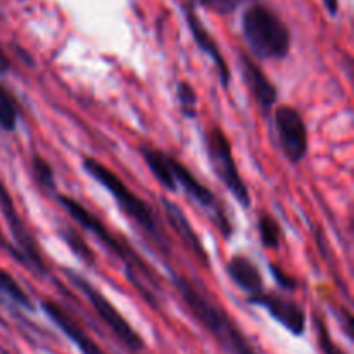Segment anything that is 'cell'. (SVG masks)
<instances>
[{"instance_id": "cell-4", "label": "cell", "mask_w": 354, "mask_h": 354, "mask_svg": "<svg viewBox=\"0 0 354 354\" xmlns=\"http://www.w3.org/2000/svg\"><path fill=\"white\" fill-rule=\"evenodd\" d=\"M242 33L258 61H282L290 52V31L279 14L263 3H252L242 16Z\"/></svg>"}, {"instance_id": "cell-14", "label": "cell", "mask_w": 354, "mask_h": 354, "mask_svg": "<svg viewBox=\"0 0 354 354\" xmlns=\"http://www.w3.org/2000/svg\"><path fill=\"white\" fill-rule=\"evenodd\" d=\"M168 166L169 171H171L173 180L176 183V189H182L194 203L199 204L201 207H206V209H216V197L214 194L180 161L175 156L168 154Z\"/></svg>"}, {"instance_id": "cell-1", "label": "cell", "mask_w": 354, "mask_h": 354, "mask_svg": "<svg viewBox=\"0 0 354 354\" xmlns=\"http://www.w3.org/2000/svg\"><path fill=\"white\" fill-rule=\"evenodd\" d=\"M55 199L61 204L62 209L83 228V230L90 232L107 251L113 256H116L124 266V273H127V279L130 280V283L133 286V289L144 297L145 303L149 304L154 310H159L158 306V297H156L154 290H158V277L156 272L147 265V263L142 259V256L135 251L133 248L127 244L121 237H116L109 228L104 225V221L100 220L97 214H93L92 211L86 209L82 203H78L73 197L66 196V194L57 192L55 194Z\"/></svg>"}, {"instance_id": "cell-19", "label": "cell", "mask_w": 354, "mask_h": 354, "mask_svg": "<svg viewBox=\"0 0 354 354\" xmlns=\"http://www.w3.org/2000/svg\"><path fill=\"white\" fill-rule=\"evenodd\" d=\"M59 237L64 241V244L71 249V252L75 256H78L83 263H86L88 266L95 265V254H93L92 248L86 244L85 239L78 234L76 230H73L71 227H64L57 232Z\"/></svg>"}, {"instance_id": "cell-29", "label": "cell", "mask_w": 354, "mask_h": 354, "mask_svg": "<svg viewBox=\"0 0 354 354\" xmlns=\"http://www.w3.org/2000/svg\"><path fill=\"white\" fill-rule=\"evenodd\" d=\"M189 3H192L194 6V3H197V0H189Z\"/></svg>"}, {"instance_id": "cell-6", "label": "cell", "mask_w": 354, "mask_h": 354, "mask_svg": "<svg viewBox=\"0 0 354 354\" xmlns=\"http://www.w3.org/2000/svg\"><path fill=\"white\" fill-rule=\"evenodd\" d=\"M64 275L80 292L85 296V299L88 301L90 306L95 310V313L99 315L100 320L107 325L111 332L116 335L118 341L124 346L130 353H142L145 349V341L142 339V335L135 330L130 325V322L120 313L116 306L97 289L93 283H90L85 277L78 275L75 270L64 268Z\"/></svg>"}, {"instance_id": "cell-22", "label": "cell", "mask_w": 354, "mask_h": 354, "mask_svg": "<svg viewBox=\"0 0 354 354\" xmlns=\"http://www.w3.org/2000/svg\"><path fill=\"white\" fill-rule=\"evenodd\" d=\"M176 100H178L180 113L187 120H194L197 118V106H199V95H197L196 88L192 83L182 80L176 85Z\"/></svg>"}, {"instance_id": "cell-11", "label": "cell", "mask_w": 354, "mask_h": 354, "mask_svg": "<svg viewBox=\"0 0 354 354\" xmlns=\"http://www.w3.org/2000/svg\"><path fill=\"white\" fill-rule=\"evenodd\" d=\"M239 61H241L242 78H244L256 106L259 107L263 114H270V111L275 107L277 99H279V90H277L275 83L268 78V75L263 71L261 66L249 54L241 52Z\"/></svg>"}, {"instance_id": "cell-2", "label": "cell", "mask_w": 354, "mask_h": 354, "mask_svg": "<svg viewBox=\"0 0 354 354\" xmlns=\"http://www.w3.org/2000/svg\"><path fill=\"white\" fill-rule=\"evenodd\" d=\"M83 171L95 180L99 185H102L107 192L111 194L118 204V209L124 214L130 221H133L156 245L162 254L169 256L171 251V241L162 227L161 220L152 209L151 204L145 203L138 194H135L113 169L107 168L106 165L95 158H83Z\"/></svg>"}, {"instance_id": "cell-17", "label": "cell", "mask_w": 354, "mask_h": 354, "mask_svg": "<svg viewBox=\"0 0 354 354\" xmlns=\"http://www.w3.org/2000/svg\"><path fill=\"white\" fill-rule=\"evenodd\" d=\"M31 171H33V178L37 185L40 187L44 192L50 194L55 197L57 190V182H55V171L52 168L50 162L38 152L31 154Z\"/></svg>"}, {"instance_id": "cell-21", "label": "cell", "mask_w": 354, "mask_h": 354, "mask_svg": "<svg viewBox=\"0 0 354 354\" xmlns=\"http://www.w3.org/2000/svg\"><path fill=\"white\" fill-rule=\"evenodd\" d=\"M17 121H19V109L16 100L0 83V128L3 131H14L17 128Z\"/></svg>"}, {"instance_id": "cell-24", "label": "cell", "mask_w": 354, "mask_h": 354, "mask_svg": "<svg viewBox=\"0 0 354 354\" xmlns=\"http://www.w3.org/2000/svg\"><path fill=\"white\" fill-rule=\"evenodd\" d=\"M251 2V0H197V3L206 9H209L211 12L220 14V16H228V14H234L244 3Z\"/></svg>"}, {"instance_id": "cell-3", "label": "cell", "mask_w": 354, "mask_h": 354, "mask_svg": "<svg viewBox=\"0 0 354 354\" xmlns=\"http://www.w3.org/2000/svg\"><path fill=\"white\" fill-rule=\"evenodd\" d=\"M173 286L197 322L232 354H256L248 337L241 332L230 315L189 277L175 275Z\"/></svg>"}, {"instance_id": "cell-26", "label": "cell", "mask_w": 354, "mask_h": 354, "mask_svg": "<svg viewBox=\"0 0 354 354\" xmlns=\"http://www.w3.org/2000/svg\"><path fill=\"white\" fill-rule=\"evenodd\" d=\"M10 71V59L7 57L6 50L0 45V75H7Z\"/></svg>"}, {"instance_id": "cell-25", "label": "cell", "mask_w": 354, "mask_h": 354, "mask_svg": "<svg viewBox=\"0 0 354 354\" xmlns=\"http://www.w3.org/2000/svg\"><path fill=\"white\" fill-rule=\"evenodd\" d=\"M270 272H272L273 280H275V283L280 289L287 290V292H296L297 287H299V280H297L296 277L289 275L286 270H282L279 265H275V263H270Z\"/></svg>"}, {"instance_id": "cell-13", "label": "cell", "mask_w": 354, "mask_h": 354, "mask_svg": "<svg viewBox=\"0 0 354 354\" xmlns=\"http://www.w3.org/2000/svg\"><path fill=\"white\" fill-rule=\"evenodd\" d=\"M161 203H162V209H165L166 220H168L169 227L175 230L176 237L180 239V242L185 245V249H189L190 254H192L194 258L204 266V268L209 270L211 268L209 254H207V251L204 249V244L203 241H201L199 234L194 230L190 221L187 220V214L183 213L182 207H180L178 204L171 203L169 199H166V197H162Z\"/></svg>"}, {"instance_id": "cell-5", "label": "cell", "mask_w": 354, "mask_h": 354, "mask_svg": "<svg viewBox=\"0 0 354 354\" xmlns=\"http://www.w3.org/2000/svg\"><path fill=\"white\" fill-rule=\"evenodd\" d=\"M204 144H206L207 161H209L211 169L214 171L216 178L227 187L232 197L244 209H249L251 207L249 187L244 182V178H242L241 171H239L237 161H235L234 151H232L230 138L225 133L223 128L218 127V124L211 127L207 130L206 138H204Z\"/></svg>"}, {"instance_id": "cell-8", "label": "cell", "mask_w": 354, "mask_h": 354, "mask_svg": "<svg viewBox=\"0 0 354 354\" xmlns=\"http://www.w3.org/2000/svg\"><path fill=\"white\" fill-rule=\"evenodd\" d=\"M277 140L290 165H299L310 149L308 127L299 109L292 106H279L273 113Z\"/></svg>"}, {"instance_id": "cell-28", "label": "cell", "mask_w": 354, "mask_h": 354, "mask_svg": "<svg viewBox=\"0 0 354 354\" xmlns=\"http://www.w3.org/2000/svg\"><path fill=\"white\" fill-rule=\"evenodd\" d=\"M0 354H10V353H9V351H6V349L0 348Z\"/></svg>"}, {"instance_id": "cell-27", "label": "cell", "mask_w": 354, "mask_h": 354, "mask_svg": "<svg viewBox=\"0 0 354 354\" xmlns=\"http://www.w3.org/2000/svg\"><path fill=\"white\" fill-rule=\"evenodd\" d=\"M325 6V9H327V12L330 14L332 17H335L339 14V0H322Z\"/></svg>"}, {"instance_id": "cell-10", "label": "cell", "mask_w": 354, "mask_h": 354, "mask_svg": "<svg viewBox=\"0 0 354 354\" xmlns=\"http://www.w3.org/2000/svg\"><path fill=\"white\" fill-rule=\"evenodd\" d=\"M183 10V16H185L187 21V26H189L190 33H192L194 41L197 44V47L207 55V57L213 61V64L216 66V71H218V78H220L221 86L225 90L230 86V80H232V73L230 68H228L227 61H225L223 54H221L220 47H218L216 40L213 38V35L209 33V30L206 28V24L201 21V17L197 16L196 9H194L192 3L185 2L182 6Z\"/></svg>"}, {"instance_id": "cell-9", "label": "cell", "mask_w": 354, "mask_h": 354, "mask_svg": "<svg viewBox=\"0 0 354 354\" xmlns=\"http://www.w3.org/2000/svg\"><path fill=\"white\" fill-rule=\"evenodd\" d=\"M248 303L259 306L287 332L299 337L306 330V311L294 299L277 292H261L254 297H248Z\"/></svg>"}, {"instance_id": "cell-16", "label": "cell", "mask_w": 354, "mask_h": 354, "mask_svg": "<svg viewBox=\"0 0 354 354\" xmlns=\"http://www.w3.org/2000/svg\"><path fill=\"white\" fill-rule=\"evenodd\" d=\"M138 154L144 159L145 166L152 173V176L161 183V187H165L168 192H176L178 190L176 189L175 180L171 176V171H169L168 154L165 151H161L158 147H152L149 144H140L138 145Z\"/></svg>"}, {"instance_id": "cell-23", "label": "cell", "mask_w": 354, "mask_h": 354, "mask_svg": "<svg viewBox=\"0 0 354 354\" xmlns=\"http://www.w3.org/2000/svg\"><path fill=\"white\" fill-rule=\"evenodd\" d=\"M315 327H317V335H318V344L324 354H346L342 348H339L337 342L332 337L330 330H328L327 324L324 322V318L317 317L315 318Z\"/></svg>"}, {"instance_id": "cell-15", "label": "cell", "mask_w": 354, "mask_h": 354, "mask_svg": "<svg viewBox=\"0 0 354 354\" xmlns=\"http://www.w3.org/2000/svg\"><path fill=\"white\" fill-rule=\"evenodd\" d=\"M227 275L242 292L248 294V297H254L258 294L265 292V280H263L261 272L256 266L251 258L244 254H235L228 259Z\"/></svg>"}, {"instance_id": "cell-12", "label": "cell", "mask_w": 354, "mask_h": 354, "mask_svg": "<svg viewBox=\"0 0 354 354\" xmlns=\"http://www.w3.org/2000/svg\"><path fill=\"white\" fill-rule=\"evenodd\" d=\"M41 310L57 325L59 330L82 351V354H106L102 348L95 342V339L64 310L59 303L52 299H41Z\"/></svg>"}, {"instance_id": "cell-7", "label": "cell", "mask_w": 354, "mask_h": 354, "mask_svg": "<svg viewBox=\"0 0 354 354\" xmlns=\"http://www.w3.org/2000/svg\"><path fill=\"white\" fill-rule=\"evenodd\" d=\"M0 213H2L3 220H6L9 234L14 241V248L21 256V265L26 266L28 270L38 277H47L48 268L45 265V259L41 256L40 249H38L37 241H35L33 234L28 228L26 221L17 211L16 203H14L12 196H10L9 189L6 183L0 180Z\"/></svg>"}, {"instance_id": "cell-18", "label": "cell", "mask_w": 354, "mask_h": 354, "mask_svg": "<svg viewBox=\"0 0 354 354\" xmlns=\"http://www.w3.org/2000/svg\"><path fill=\"white\" fill-rule=\"evenodd\" d=\"M0 292H2L7 299L16 303L17 306H23L24 310L28 311H35V304L33 301H31V297L26 294V290H24L23 287L19 286V282L3 268H0Z\"/></svg>"}, {"instance_id": "cell-20", "label": "cell", "mask_w": 354, "mask_h": 354, "mask_svg": "<svg viewBox=\"0 0 354 354\" xmlns=\"http://www.w3.org/2000/svg\"><path fill=\"white\" fill-rule=\"evenodd\" d=\"M258 232L259 241L265 249H279L280 242H282V228H280L279 221L275 216L268 213L259 214L258 220Z\"/></svg>"}]
</instances>
